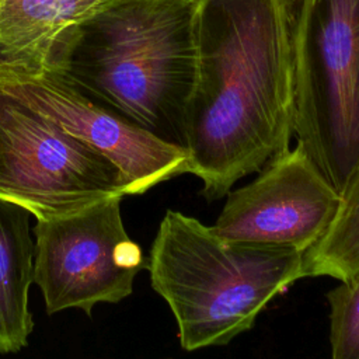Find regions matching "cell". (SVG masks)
Instances as JSON below:
<instances>
[{
  "mask_svg": "<svg viewBox=\"0 0 359 359\" xmlns=\"http://www.w3.org/2000/svg\"><path fill=\"white\" fill-rule=\"evenodd\" d=\"M293 0H196L188 172L212 202L289 149Z\"/></svg>",
  "mask_w": 359,
  "mask_h": 359,
  "instance_id": "6da1fadb",
  "label": "cell"
},
{
  "mask_svg": "<svg viewBox=\"0 0 359 359\" xmlns=\"http://www.w3.org/2000/svg\"><path fill=\"white\" fill-rule=\"evenodd\" d=\"M196 60V0H102L57 39L43 72L185 147Z\"/></svg>",
  "mask_w": 359,
  "mask_h": 359,
  "instance_id": "7a4b0ae2",
  "label": "cell"
},
{
  "mask_svg": "<svg viewBox=\"0 0 359 359\" xmlns=\"http://www.w3.org/2000/svg\"><path fill=\"white\" fill-rule=\"evenodd\" d=\"M146 266L188 352L227 345L254 327L272 299L304 278L303 252L222 240L178 210L163 216Z\"/></svg>",
  "mask_w": 359,
  "mask_h": 359,
  "instance_id": "3957f363",
  "label": "cell"
},
{
  "mask_svg": "<svg viewBox=\"0 0 359 359\" xmlns=\"http://www.w3.org/2000/svg\"><path fill=\"white\" fill-rule=\"evenodd\" d=\"M293 135L342 194L359 165V0H293Z\"/></svg>",
  "mask_w": 359,
  "mask_h": 359,
  "instance_id": "277c9868",
  "label": "cell"
},
{
  "mask_svg": "<svg viewBox=\"0 0 359 359\" xmlns=\"http://www.w3.org/2000/svg\"><path fill=\"white\" fill-rule=\"evenodd\" d=\"M126 196L122 175L104 154L0 91V199L38 219Z\"/></svg>",
  "mask_w": 359,
  "mask_h": 359,
  "instance_id": "5b68a950",
  "label": "cell"
},
{
  "mask_svg": "<svg viewBox=\"0 0 359 359\" xmlns=\"http://www.w3.org/2000/svg\"><path fill=\"white\" fill-rule=\"evenodd\" d=\"M122 198L36 220L34 283L41 289L46 314L80 309L91 316L95 304L119 303L133 292L146 262L123 226Z\"/></svg>",
  "mask_w": 359,
  "mask_h": 359,
  "instance_id": "8992f818",
  "label": "cell"
},
{
  "mask_svg": "<svg viewBox=\"0 0 359 359\" xmlns=\"http://www.w3.org/2000/svg\"><path fill=\"white\" fill-rule=\"evenodd\" d=\"M0 91L55 122L111 160L125 192L142 195L188 172V150L93 101L50 72L0 69Z\"/></svg>",
  "mask_w": 359,
  "mask_h": 359,
  "instance_id": "52a82bcc",
  "label": "cell"
},
{
  "mask_svg": "<svg viewBox=\"0 0 359 359\" xmlns=\"http://www.w3.org/2000/svg\"><path fill=\"white\" fill-rule=\"evenodd\" d=\"M258 172L251 182L226 194L212 230L226 241L304 252L334 220L341 194L299 143Z\"/></svg>",
  "mask_w": 359,
  "mask_h": 359,
  "instance_id": "ba28073f",
  "label": "cell"
},
{
  "mask_svg": "<svg viewBox=\"0 0 359 359\" xmlns=\"http://www.w3.org/2000/svg\"><path fill=\"white\" fill-rule=\"evenodd\" d=\"M102 0H0V69H46L57 39Z\"/></svg>",
  "mask_w": 359,
  "mask_h": 359,
  "instance_id": "9c48e42d",
  "label": "cell"
},
{
  "mask_svg": "<svg viewBox=\"0 0 359 359\" xmlns=\"http://www.w3.org/2000/svg\"><path fill=\"white\" fill-rule=\"evenodd\" d=\"M31 213L0 199V355L28 345L34 330L28 292L34 283Z\"/></svg>",
  "mask_w": 359,
  "mask_h": 359,
  "instance_id": "30bf717a",
  "label": "cell"
},
{
  "mask_svg": "<svg viewBox=\"0 0 359 359\" xmlns=\"http://www.w3.org/2000/svg\"><path fill=\"white\" fill-rule=\"evenodd\" d=\"M306 276L349 282L359 276V165L341 194L339 209L324 234L303 252Z\"/></svg>",
  "mask_w": 359,
  "mask_h": 359,
  "instance_id": "8fae6325",
  "label": "cell"
},
{
  "mask_svg": "<svg viewBox=\"0 0 359 359\" xmlns=\"http://www.w3.org/2000/svg\"><path fill=\"white\" fill-rule=\"evenodd\" d=\"M330 345L334 359H359V276L327 293Z\"/></svg>",
  "mask_w": 359,
  "mask_h": 359,
  "instance_id": "7c38bea8",
  "label": "cell"
}]
</instances>
